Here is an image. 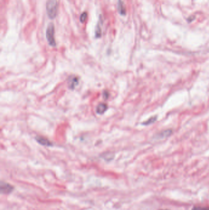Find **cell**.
<instances>
[{
  "label": "cell",
  "instance_id": "1",
  "mask_svg": "<svg viewBox=\"0 0 209 210\" xmlns=\"http://www.w3.org/2000/svg\"><path fill=\"white\" fill-rule=\"evenodd\" d=\"M58 0H47L46 3V11L50 19H54L58 13Z\"/></svg>",
  "mask_w": 209,
  "mask_h": 210
},
{
  "label": "cell",
  "instance_id": "2",
  "mask_svg": "<svg viewBox=\"0 0 209 210\" xmlns=\"http://www.w3.org/2000/svg\"><path fill=\"white\" fill-rule=\"evenodd\" d=\"M46 38L49 44L52 47L56 46V42L55 40V26L51 23H50L46 30Z\"/></svg>",
  "mask_w": 209,
  "mask_h": 210
},
{
  "label": "cell",
  "instance_id": "3",
  "mask_svg": "<svg viewBox=\"0 0 209 210\" xmlns=\"http://www.w3.org/2000/svg\"><path fill=\"white\" fill-rule=\"evenodd\" d=\"M14 187L10 184L2 182L0 184V191L3 194H9L12 192Z\"/></svg>",
  "mask_w": 209,
  "mask_h": 210
},
{
  "label": "cell",
  "instance_id": "4",
  "mask_svg": "<svg viewBox=\"0 0 209 210\" xmlns=\"http://www.w3.org/2000/svg\"><path fill=\"white\" fill-rule=\"evenodd\" d=\"M79 84V78L77 76H70L68 79V87L69 88L73 90Z\"/></svg>",
  "mask_w": 209,
  "mask_h": 210
},
{
  "label": "cell",
  "instance_id": "5",
  "mask_svg": "<svg viewBox=\"0 0 209 210\" xmlns=\"http://www.w3.org/2000/svg\"><path fill=\"white\" fill-rule=\"evenodd\" d=\"M103 22H102V19L101 18V16H99V19L98 21L97 25L96 26L95 28V37L96 38H99L101 37V34H102V30H101V26L102 25Z\"/></svg>",
  "mask_w": 209,
  "mask_h": 210
},
{
  "label": "cell",
  "instance_id": "6",
  "mask_svg": "<svg viewBox=\"0 0 209 210\" xmlns=\"http://www.w3.org/2000/svg\"><path fill=\"white\" fill-rule=\"evenodd\" d=\"M36 140L38 142V143H39L41 145L47 146H52V143L46 138H44L42 136H36Z\"/></svg>",
  "mask_w": 209,
  "mask_h": 210
},
{
  "label": "cell",
  "instance_id": "7",
  "mask_svg": "<svg viewBox=\"0 0 209 210\" xmlns=\"http://www.w3.org/2000/svg\"><path fill=\"white\" fill-rule=\"evenodd\" d=\"M108 108V105L105 103H99L96 107V113L98 114H102L105 113Z\"/></svg>",
  "mask_w": 209,
  "mask_h": 210
},
{
  "label": "cell",
  "instance_id": "8",
  "mask_svg": "<svg viewBox=\"0 0 209 210\" xmlns=\"http://www.w3.org/2000/svg\"><path fill=\"white\" fill-rule=\"evenodd\" d=\"M117 9H118V11L120 15L125 16L126 14L125 7L123 2L122 1V0H118Z\"/></svg>",
  "mask_w": 209,
  "mask_h": 210
},
{
  "label": "cell",
  "instance_id": "9",
  "mask_svg": "<svg viewBox=\"0 0 209 210\" xmlns=\"http://www.w3.org/2000/svg\"><path fill=\"white\" fill-rule=\"evenodd\" d=\"M172 130L170 129L166 130H164V131H161V133H159L158 134V136L160 138H166V137L169 136L172 134Z\"/></svg>",
  "mask_w": 209,
  "mask_h": 210
},
{
  "label": "cell",
  "instance_id": "10",
  "mask_svg": "<svg viewBox=\"0 0 209 210\" xmlns=\"http://www.w3.org/2000/svg\"><path fill=\"white\" fill-rule=\"evenodd\" d=\"M88 17V14L87 12H84L82 13V14L80 16V21L82 23H84L85 22V20H87Z\"/></svg>",
  "mask_w": 209,
  "mask_h": 210
},
{
  "label": "cell",
  "instance_id": "11",
  "mask_svg": "<svg viewBox=\"0 0 209 210\" xmlns=\"http://www.w3.org/2000/svg\"><path fill=\"white\" fill-rule=\"evenodd\" d=\"M156 117H151L150 119H149L147 122H144L143 124H145V125H149V124H150L153 123V122L156 121Z\"/></svg>",
  "mask_w": 209,
  "mask_h": 210
},
{
  "label": "cell",
  "instance_id": "12",
  "mask_svg": "<svg viewBox=\"0 0 209 210\" xmlns=\"http://www.w3.org/2000/svg\"><path fill=\"white\" fill-rule=\"evenodd\" d=\"M192 210H209V207H194Z\"/></svg>",
  "mask_w": 209,
  "mask_h": 210
},
{
  "label": "cell",
  "instance_id": "13",
  "mask_svg": "<svg viewBox=\"0 0 209 210\" xmlns=\"http://www.w3.org/2000/svg\"><path fill=\"white\" fill-rule=\"evenodd\" d=\"M109 92L107 91H104L103 92V97L105 100H107L109 98Z\"/></svg>",
  "mask_w": 209,
  "mask_h": 210
}]
</instances>
